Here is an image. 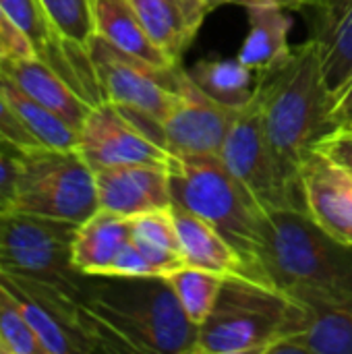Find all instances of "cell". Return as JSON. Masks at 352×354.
I'll return each mask as SVG.
<instances>
[{
  "mask_svg": "<svg viewBox=\"0 0 352 354\" xmlns=\"http://www.w3.org/2000/svg\"><path fill=\"white\" fill-rule=\"evenodd\" d=\"M79 303L100 353H195L199 328L166 276H89Z\"/></svg>",
  "mask_w": 352,
  "mask_h": 354,
  "instance_id": "6da1fadb",
  "label": "cell"
},
{
  "mask_svg": "<svg viewBox=\"0 0 352 354\" xmlns=\"http://www.w3.org/2000/svg\"><path fill=\"white\" fill-rule=\"evenodd\" d=\"M255 100L261 127L282 174L301 189V168L319 139L336 131L332 122V89L326 81L317 44L293 46L288 56L257 73Z\"/></svg>",
  "mask_w": 352,
  "mask_h": 354,
  "instance_id": "7a4b0ae2",
  "label": "cell"
},
{
  "mask_svg": "<svg viewBox=\"0 0 352 354\" xmlns=\"http://www.w3.org/2000/svg\"><path fill=\"white\" fill-rule=\"evenodd\" d=\"M259 263L270 284L293 299L352 309V247L330 236L305 209L266 216Z\"/></svg>",
  "mask_w": 352,
  "mask_h": 354,
  "instance_id": "3957f363",
  "label": "cell"
},
{
  "mask_svg": "<svg viewBox=\"0 0 352 354\" xmlns=\"http://www.w3.org/2000/svg\"><path fill=\"white\" fill-rule=\"evenodd\" d=\"M303 307L280 288L245 278H224L210 317L199 326L193 354H272L299 336Z\"/></svg>",
  "mask_w": 352,
  "mask_h": 354,
  "instance_id": "277c9868",
  "label": "cell"
},
{
  "mask_svg": "<svg viewBox=\"0 0 352 354\" xmlns=\"http://www.w3.org/2000/svg\"><path fill=\"white\" fill-rule=\"evenodd\" d=\"M172 203L201 216L216 226L241 253L259 282L270 284L259 263L266 212L216 158H178L166 164ZM274 286V284H272Z\"/></svg>",
  "mask_w": 352,
  "mask_h": 354,
  "instance_id": "5b68a950",
  "label": "cell"
},
{
  "mask_svg": "<svg viewBox=\"0 0 352 354\" xmlns=\"http://www.w3.org/2000/svg\"><path fill=\"white\" fill-rule=\"evenodd\" d=\"M8 209L81 224L100 209L95 170L79 149L46 145L19 149Z\"/></svg>",
  "mask_w": 352,
  "mask_h": 354,
  "instance_id": "8992f818",
  "label": "cell"
},
{
  "mask_svg": "<svg viewBox=\"0 0 352 354\" xmlns=\"http://www.w3.org/2000/svg\"><path fill=\"white\" fill-rule=\"evenodd\" d=\"M91 58L104 100L118 106L160 143V124L176 108L189 85L187 68L183 64L158 66L145 62L116 50L98 35L91 41Z\"/></svg>",
  "mask_w": 352,
  "mask_h": 354,
  "instance_id": "52a82bcc",
  "label": "cell"
},
{
  "mask_svg": "<svg viewBox=\"0 0 352 354\" xmlns=\"http://www.w3.org/2000/svg\"><path fill=\"white\" fill-rule=\"evenodd\" d=\"M75 222L0 209V272L33 278L81 297L89 276L73 266Z\"/></svg>",
  "mask_w": 352,
  "mask_h": 354,
  "instance_id": "ba28073f",
  "label": "cell"
},
{
  "mask_svg": "<svg viewBox=\"0 0 352 354\" xmlns=\"http://www.w3.org/2000/svg\"><path fill=\"white\" fill-rule=\"evenodd\" d=\"M220 160L261 212L270 214L288 207L305 209L301 189L282 174L272 153L255 95L245 108L237 110L226 133Z\"/></svg>",
  "mask_w": 352,
  "mask_h": 354,
  "instance_id": "9c48e42d",
  "label": "cell"
},
{
  "mask_svg": "<svg viewBox=\"0 0 352 354\" xmlns=\"http://www.w3.org/2000/svg\"><path fill=\"white\" fill-rule=\"evenodd\" d=\"M0 280L17 295L29 326L46 354L100 353L91 338L79 297L33 278L0 272Z\"/></svg>",
  "mask_w": 352,
  "mask_h": 354,
  "instance_id": "30bf717a",
  "label": "cell"
},
{
  "mask_svg": "<svg viewBox=\"0 0 352 354\" xmlns=\"http://www.w3.org/2000/svg\"><path fill=\"white\" fill-rule=\"evenodd\" d=\"M79 151L93 170L124 164L166 166L170 151L112 102L93 106L79 129Z\"/></svg>",
  "mask_w": 352,
  "mask_h": 354,
  "instance_id": "8fae6325",
  "label": "cell"
},
{
  "mask_svg": "<svg viewBox=\"0 0 352 354\" xmlns=\"http://www.w3.org/2000/svg\"><path fill=\"white\" fill-rule=\"evenodd\" d=\"M234 114V108L216 104L189 79L180 102L160 124L158 139L178 158H216L222 151Z\"/></svg>",
  "mask_w": 352,
  "mask_h": 354,
  "instance_id": "7c38bea8",
  "label": "cell"
},
{
  "mask_svg": "<svg viewBox=\"0 0 352 354\" xmlns=\"http://www.w3.org/2000/svg\"><path fill=\"white\" fill-rule=\"evenodd\" d=\"M301 195L305 212L330 236L352 247V174L313 151L301 168Z\"/></svg>",
  "mask_w": 352,
  "mask_h": 354,
  "instance_id": "4fadbf2b",
  "label": "cell"
},
{
  "mask_svg": "<svg viewBox=\"0 0 352 354\" xmlns=\"http://www.w3.org/2000/svg\"><path fill=\"white\" fill-rule=\"evenodd\" d=\"M100 207L124 218L170 209L172 195L166 166L124 164L95 170Z\"/></svg>",
  "mask_w": 352,
  "mask_h": 354,
  "instance_id": "5bb4252c",
  "label": "cell"
},
{
  "mask_svg": "<svg viewBox=\"0 0 352 354\" xmlns=\"http://www.w3.org/2000/svg\"><path fill=\"white\" fill-rule=\"evenodd\" d=\"M0 71L12 79L27 95L56 112L75 129H81L89 110L93 108L73 85L58 75L48 62L37 56H4L0 58Z\"/></svg>",
  "mask_w": 352,
  "mask_h": 354,
  "instance_id": "9a60e30c",
  "label": "cell"
},
{
  "mask_svg": "<svg viewBox=\"0 0 352 354\" xmlns=\"http://www.w3.org/2000/svg\"><path fill=\"white\" fill-rule=\"evenodd\" d=\"M170 209H172V218L176 224L185 266L207 270L224 278L245 276V278L257 280L251 268L247 266V261L241 257V253L216 226H212L201 216L176 203H172Z\"/></svg>",
  "mask_w": 352,
  "mask_h": 354,
  "instance_id": "2e32d148",
  "label": "cell"
},
{
  "mask_svg": "<svg viewBox=\"0 0 352 354\" xmlns=\"http://www.w3.org/2000/svg\"><path fill=\"white\" fill-rule=\"evenodd\" d=\"M311 39L317 44L326 81L338 91L352 73V0H315Z\"/></svg>",
  "mask_w": 352,
  "mask_h": 354,
  "instance_id": "e0dca14e",
  "label": "cell"
},
{
  "mask_svg": "<svg viewBox=\"0 0 352 354\" xmlns=\"http://www.w3.org/2000/svg\"><path fill=\"white\" fill-rule=\"evenodd\" d=\"M129 4L154 44L172 62H180L207 17L193 0H129Z\"/></svg>",
  "mask_w": 352,
  "mask_h": 354,
  "instance_id": "ac0fdd59",
  "label": "cell"
},
{
  "mask_svg": "<svg viewBox=\"0 0 352 354\" xmlns=\"http://www.w3.org/2000/svg\"><path fill=\"white\" fill-rule=\"evenodd\" d=\"M295 301L303 307V328L272 354H352V309L322 299Z\"/></svg>",
  "mask_w": 352,
  "mask_h": 354,
  "instance_id": "d6986e66",
  "label": "cell"
},
{
  "mask_svg": "<svg viewBox=\"0 0 352 354\" xmlns=\"http://www.w3.org/2000/svg\"><path fill=\"white\" fill-rule=\"evenodd\" d=\"M131 241V218L98 209L77 226L73 266L85 276H108L116 255Z\"/></svg>",
  "mask_w": 352,
  "mask_h": 354,
  "instance_id": "ffe728a7",
  "label": "cell"
},
{
  "mask_svg": "<svg viewBox=\"0 0 352 354\" xmlns=\"http://www.w3.org/2000/svg\"><path fill=\"white\" fill-rule=\"evenodd\" d=\"M95 35L116 50L158 66H176L149 37L129 0H98Z\"/></svg>",
  "mask_w": 352,
  "mask_h": 354,
  "instance_id": "44dd1931",
  "label": "cell"
},
{
  "mask_svg": "<svg viewBox=\"0 0 352 354\" xmlns=\"http://www.w3.org/2000/svg\"><path fill=\"white\" fill-rule=\"evenodd\" d=\"M249 33L239 50V60L253 73L268 71L280 64L288 52L290 17L278 6H249Z\"/></svg>",
  "mask_w": 352,
  "mask_h": 354,
  "instance_id": "7402d4cb",
  "label": "cell"
},
{
  "mask_svg": "<svg viewBox=\"0 0 352 354\" xmlns=\"http://www.w3.org/2000/svg\"><path fill=\"white\" fill-rule=\"evenodd\" d=\"M0 95L39 145L56 147V149H79V129H75L56 112L48 110L31 95H27L2 71H0Z\"/></svg>",
  "mask_w": 352,
  "mask_h": 354,
  "instance_id": "603a6c76",
  "label": "cell"
},
{
  "mask_svg": "<svg viewBox=\"0 0 352 354\" xmlns=\"http://www.w3.org/2000/svg\"><path fill=\"white\" fill-rule=\"evenodd\" d=\"M193 85L226 108L241 110L245 108L253 95L257 79H253V71L237 60H199L191 68H187Z\"/></svg>",
  "mask_w": 352,
  "mask_h": 354,
  "instance_id": "cb8c5ba5",
  "label": "cell"
},
{
  "mask_svg": "<svg viewBox=\"0 0 352 354\" xmlns=\"http://www.w3.org/2000/svg\"><path fill=\"white\" fill-rule=\"evenodd\" d=\"M131 241L158 276H168L185 268L172 209H160L131 218Z\"/></svg>",
  "mask_w": 352,
  "mask_h": 354,
  "instance_id": "d4e9b609",
  "label": "cell"
},
{
  "mask_svg": "<svg viewBox=\"0 0 352 354\" xmlns=\"http://www.w3.org/2000/svg\"><path fill=\"white\" fill-rule=\"evenodd\" d=\"M168 284L172 286L178 305L183 307L185 315L197 328L210 317L218 295L224 284V276L185 266L166 276Z\"/></svg>",
  "mask_w": 352,
  "mask_h": 354,
  "instance_id": "484cf974",
  "label": "cell"
},
{
  "mask_svg": "<svg viewBox=\"0 0 352 354\" xmlns=\"http://www.w3.org/2000/svg\"><path fill=\"white\" fill-rule=\"evenodd\" d=\"M41 4L66 41L91 52L98 0H41Z\"/></svg>",
  "mask_w": 352,
  "mask_h": 354,
  "instance_id": "4316f807",
  "label": "cell"
},
{
  "mask_svg": "<svg viewBox=\"0 0 352 354\" xmlns=\"http://www.w3.org/2000/svg\"><path fill=\"white\" fill-rule=\"evenodd\" d=\"M0 354H46L17 295L0 280Z\"/></svg>",
  "mask_w": 352,
  "mask_h": 354,
  "instance_id": "83f0119b",
  "label": "cell"
},
{
  "mask_svg": "<svg viewBox=\"0 0 352 354\" xmlns=\"http://www.w3.org/2000/svg\"><path fill=\"white\" fill-rule=\"evenodd\" d=\"M315 151L324 153L352 174V127H342L317 141Z\"/></svg>",
  "mask_w": 352,
  "mask_h": 354,
  "instance_id": "f1b7e54d",
  "label": "cell"
},
{
  "mask_svg": "<svg viewBox=\"0 0 352 354\" xmlns=\"http://www.w3.org/2000/svg\"><path fill=\"white\" fill-rule=\"evenodd\" d=\"M108 276H122V278H143V276H158L156 270L149 266V261L143 257V253L135 247L133 241H129L122 251L116 255Z\"/></svg>",
  "mask_w": 352,
  "mask_h": 354,
  "instance_id": "f546056e",
  "label": "cell"
},
{
  "mask_svg": "<svg viewBox=\"0 0 352 354\" xmlns=\"http://www.w3.org/2000/svg\"><path fill=\"white\" fill-rule=\"evenodd\" d=\"M0 139L10 143L17 149L39 145L35 137L21 124V120L17 118V114L10 110V106L4 102L2 95H0Z\"/></svg>",
  "mask_w": 352,
  "mask_h": 354,
  "instance_id": "4dcf8cb0",
  "label": "cell"
},
{
  "mask_svg": "<svg viewBox=\"0 0 352 354\" xmlns=\"http://www.w3.org/2000/svg\"><path fill=\"white\" fill-rule=\"evenodd\" d=\"M17 147L0 145V209H8L17 183Z\"/></svg>",
  "mask_w": 352,
  "mask_h": 354,
  "instance_id": "1f68e13d",
  "label": "cell"
},
{
  "mask_svg": "<svg viewBox=\"0 0 352 354\" xmlns=\"http://www.w3.org/2000/svg\"><path fill=\"white\" fill-rule=\"evenodd\" d=\"M0 44L6 56H31V54L35 56L29 39L19 31V27L6 15L2 4H0Z\"/></svg>",
  "mask_w": 352,
  "mask_h": 354,
  "instance_id": "d6a6232c",
  "label": "cell"
},
{
  "mask_svg": "<svg viewBox=\"0 0 352 354\" xmlns=\"http://www.w3.org/2000/svg\"><path fill=\"white\" fill-rule=\"evenodd\" d=\"M332 122L336 129L352 124V73L346 83L332 93Z\"/></svg>",
  "mask_w": 352,
  "mask_h": 354,
  "instance_id": "836d02e7",
  "label": "cell"
},
{
  "mask_svg": "<svg viewBox=\"0 0 352 354\" xmlns=\"http://www.w3.org/2000/svg\"><path fill=\"white\" fill-rule=\"evenodd\" d=\"M315 0H230V4H239V6H278L284 10H301V8H309Z\"/></svg>",
  "mask_w": 352,
  "mask_h": 354,
  "instance_id": "e575fe53",
  "label": "cell"
},
{
  "mask_svg": "<svg viewBox=\"0 0 352 354\" xmlns=\"http://www.w3.org/2000/svg\"><path fill=\"white\" fill-rule=\"evenodd\" d=\"M193 2H197L207 15L210 12H214L216 8H220V6H224V4H230V0H193Z\"/></svg>",
  "mask_w": 352,
  "mask_h": 354,
  "instance_id": "d590c367",
  "label": "cell"
},
{
  "mask_svg": "<svg viewBox=\"0 0 352 354\" xmlns=\"http://www.w3.org/2000/svg\"><path fill=\"white\" fill-rule=\"evenodd\" d=\"M6 54H4V48H2V44H0V58H4Z\"/></svg>",
  "mask_w": 352,
  "mask_h": 354,
  "instance_id": "8d00e7d4",
  "label": "cell"
},
{
  "mask_svg": "<svg viewBox=\"0 0 352 354\" xmlns=\"http://www.w3.org/2000/svg\"><path fill=\"white\" fill-rule=\"evenodd\" d=\"M0 145H10V143H6V141H0Z\"/></svg>",
  "mask_w": 352,
  "mask_h": 354,
  "instance_id": "74e56055",
  "label": "cell"
},
{
  "mask_svg": "<svg viewBox=\"0 0 352 354\" xmlns=\"http://www.w3.org/2000/svg\"><path fill=\"white\" fill-rule=\"evenodd\" d=\"M0 141H2V139H0Z\"/></svg>",
  "mask_w": 352,
  "mask_h": 354,
  "instance_id": "f35d334b",
  "label": "cell"
},
{
  "mask_svg": "<svg viewBox=\"0 0 352 354\" xmlns=\"http://www.w3.org/2000/svg\"><path fill=\"white\" fill-rule=\"evenodd\" d=\"M351 127H352V124H351Z\"/></svg>",
  "mask_w": 352,
  "mask_h": 354,
  "instance_id": "ab89813d",
  "label": "cell"
}]
</instances>
